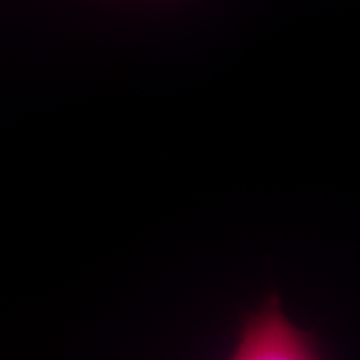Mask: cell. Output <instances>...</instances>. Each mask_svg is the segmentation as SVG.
Listing matches in <instances>:
<instances>
[{
    "mask_svg": "<svg viewBox=\"0 0 360 360\" xmlns=\"http://www.w3.org/2000/svg\"><path fill=\"white\" fill-rule=\"evenodd\" d=\"M225 360H328L315 332L300 327L285 312L276 292H270L244 315Z\"/></svg>",
    "mask_w": 360,
    "mask_h": 360,
    "instance_id": "obj_1",
    "label": "cell"
}]
</instances>
